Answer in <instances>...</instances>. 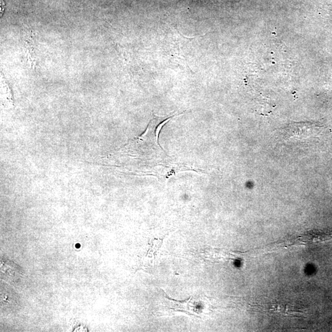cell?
<instances>
[{"mask_svg": "<svg viewBox=\"0 0 332 332\" xmlns=\"http://www.w3.org/2000/svg\"><path fill=\"white\" fill-rule=\"evenodd\" d=\"M205 260L214 263H226L235 261L239 259V254L236 252L222 250V249L208 248L202 253Z\"/></svg>", "mask_w": 332, "mask_h": 332, "instance_id": "obj_1", "label": "cell"}, {"mask_svg": "<svg viewBox=\"0 0 332 332\" xmlns=\"http://www.w3.org/2000/svg\"><path fill=\"white\" fill-rule=\"evenodd\" d=\"M165 297L169 300L170 309L175 311L184 312L191 316H198L199 310L196 309L197 305L195 299H191L190 301L179 302L177 300L170 299L168 295L165 294Z\"/></svg>", "mask_w": 332, "mask_h": 332, "instance_id": "obj_2", "label": "cell"}, {"mask_svg": "<svg viewBox=\"0 0 332 332\" xmlns=\"http://www.w3.org/2000/svg\"><path fill=\"white\" fill-rule=\"evenodd\" d=\"M25 48L26 49L27 62L29 63L31 68H35L38 59H37V48L33 35H27L25 37Z\"/></svg>", "mask_w": 332, "mask_h": 332, "instance_id": "obj_3", "label": "cell"}]
</instances>
